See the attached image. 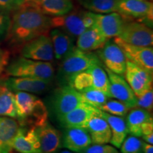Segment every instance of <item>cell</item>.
<instances>
[{
  "instance_id": "1",
  "label": "cell",
  "mask_w": 153,
  "mask_h": 153,
  "mask_svg": "<svg viewBox=\"0 0 153 153\" xmlns=\"http://www.w3.org/2000/svg\"><path fill=\"white\" fill-rule=\"evenodd\" d=\"M51 17L24 4L14 11L7 37L16 45H24L33 38L48 33L51 29Z\"/></svg>"
},
{
  "instance_id": "2",
  "label": "cell",
  "mask_w": 153,
  "mask_h": 153,
  "mask_svg": "<svg viewBox=\"0 0 153 153\" xmlns=\"http://www.w3.org/2000/svg\"><path fill=\"white\" fill-rule=\"evenodd\" d=\"M17 119L37 128L48 121V111L44 103L33 94L25 91L14 93Z\"/></svg>"
},
{
  "instance_id": "3",
  "label": "cell",
  "mask_w": 153,
  "mask_h": 153,
  "mask_svg": "<svg viewBox=\"0 0 153 153\" xmlns=\"http://www.w3.org/2000/svg\"><path fill=\"white\" fill-rule=\"evenodd\" d=\"M97 65H102L97 53L83 51L74 47L70 54L62 60L59 67L57 73L59 84L60 86L68 85L72 76Z\"/></svg>"
},
{
  "instance_id": "4",
  "label": "cell",
  "mask_w": 153,
  "mask_h": 153,
  "mask_svg": "<svg viewBox=\"0 0 153 153\" xmlns=\"http://www.w3.org/2000/svg\"><path fill=\"white\" fill-rule=\"evenodd\" d=\"M6 72L11 76L38 78L52 82L55 70L50 62L30 60L21 57L8 64Z\"/></svg>"
},
{
  "instance_id": "5",
  "label": "cell",
  "mask_w": 153,
  "mask_h": 153,
  "mask_svg": "<svg viewBox=\"0 0 153 153\" xmlns=\"http://www.w3.org/2000/svg\"><path fill=\"white\" fill-rule=\"evenodd\" d=\"M94 15L89 11L72 9L65 15L51 17V28H59L76 38L94 24Z\"/></svg>"
},
{
  "instance_id": "6",
  "label": "cell",
  "mask_w": 153,
  "mask_h": 153,
  "mask_svg": "<svg viewBox=\"0 0 153 153\" xmlns=\"http://www.w3.org/2000/svg\"><path fill=\"white\" fill-rule=\"evenodd\" d=\"M85 103L81 94L69 85H61L55 91L51 101L52 109L57 118Z\"/></svg>"
},
{
  "instance_id": "7",
  "label": "cell",
  "mask_w": 153,
  "mask_h": 153,
  "mask_svg": "<svg viewBox=\"0 0 153 153\" xmlns=\"http://www.w3.org/2000/svg\"><path fill=\"white\" fill-rule=\"evenodd\" d=\"M116 12L122 16L137 19L150 27L152 24L153 4L145 0H117Z\"/></svg>"
},
{
  "instance_id": "8",
  "label": "cell",
  "mask_w": 153,
  "mask_h": 153,
  "mask_svg": "<svg viewBox=\"0 0 153 153\" xmlns=\"http://www.w3.org/2000/svg\"><path fill=\"white\" fill-rule=\"evenodd\" d=\"M22 55L30 60L52 62L54 59V52L50 35L43 34L24 44Z\"/></svg>"
},
{
  "instance_id": "9",
  "label": "cell",
  "mask_w": 153,
  "mask_h": 153,
  "mask_svg": "<svg viewBox=\"0 0 153 153\" xmlns=\"http://www.w3.org/2000/svg\"><path fill=\"white\" fill-rule=\"evenodd\" d=\"M118 38L131 45L152 47L153 32L152 28L140 22L125 23Z\"/></svg>"
},
{
  "instance_id": "10",
  "label": "cell",
  "mask_w": 153,
  "mask_h": 153,
  "mask_svg": "<svg viewBox=\"0 0 153 153\" xmlns=\"http://www.w3.org/2000/svg\"><path fill=\"white\" fill-rule=\"evenodd\" d=\"M109 40V39H108ZM98 49L97 55L99 60L110 71L123 75L126 70V58L120 48L113 41H108Z\"/></svg>"
},
{
  "instance_id": "11",
  "label": "cell",
  "mask_w": 153,
  "mask_h": 153,
  "mask_svg": "<svg viewBox=\"0 0 153 153\" xmlns=\"http://www.w3.org/2000/svg\"><path fill=\"white\" fill-rule=\"evenodd\" d=\"M114 41L120 48L126 60L135 63L144 68L150 73L153 74V48L152 47L137 46L131 45L114 38Z\"/></svg>"
},
{
  "instance_id": "12",
  "label": "cell",
  "mask_w": 153,
  "mask_h": 153,
  "mask_svg": "<svg viewBox=\"0 0 153 153\" xmlns=\"http://www.w3.org/2000/svg\"><path fill=\"white\" fill-rule=\"evenodd\" d=\"M123 75L137 97L152 87V74L128 60Z\"/></svg>"
},
{
  "instance_id": "13",
  "label": "cell",
  "mask_w": 153,
  "mask_h": 153,
  "mask_svg": "<svg viewBox=\"0 0 153 153\" xmlns=\"http://www.w3.org/2000/svg\"><path fill=\"white\" fill-rule=\"evenodd\" d=\"M108 80H109V92L111 98L122 101L130 108L137 106V97L130 87L125 78L110 71L108 69L104 68Z\"/></svg>"
},
{
  "instance_id": "14",
  "label": "cell",
  "mask_w": 153,
  "mask_h": 153,
  "mask_svg": "<svg viewBox=\"0 0 153 153\" xmlns=\"http://www.w3.org/2000/svg\"><path fill=\"white\" fill-rule=\"evenodd\" d=\"M101 109L83 103L68 112L60 118H57L60 123L65 128H85L89 120L96 114H99Z\"/></svg>"
},
{
  "instance_id": "15",
  "label": "cell",
  "mask_w": 153,
  "mask_h": 153,
  "mask_svg": "<svg viewBox=\"0 0 153 153\" xmlns=\"http://www.w3.org/2000/svg\"><path fill=\"white\" fill-rule=\"evenodd\" d=\"M4 85L13 92L25 91L31 94H41L47 91L51 82L32 77L11 76L3 82Z\"/></svg>"
},
{
  "instance_id": "16",
  "label": "cell",
  "mask_w": 153,
  "mask_h": 153,
  "mask_svg": "<svg viewBox=\"0 0 153 153\" xmlns=\"http://www.w3.org/2000/svg\"><path fill=\"white\" fill-rule=\"evenodd\" d=\"M24 4L50 17L65 15L74 9L72 0H25Z\"/></svg>"
},
{
  "instance_id": "17",
  "label": "cell",
  "mask_w": 153,
  "mask_h": 153,
  "mask_svg": "<svg viewBox=\"0 0 153 153\" xmlns=\"http://www.w3.org/2000/svg\"><path fill=\"white\" fill-rule=\"evenodd\" d=\"M62 137V147L76 153H81L92 144L85 128H66Z\"/></svg>"
},
{
  "instance_id": "18",
  "label": "cell",
  "mask_w": 153,
  "mask_h": 153,
  "mask_svg": "<svg viewBox=\"0 0 153 153\" xmlns=\"http://www.w3.org/2000/svg\"><path fill=\"white\" fill-rule=\"evenodd\" d=\"M41 153H57L62 146V135L48 121L36 128Z\"/></svg>"
},
{
  "instance_id": "19",
  "label": "cell",
  "mask_w": 153,
  "mask_h": 153,
  "mask_svg": "<svg viewBox=\"0 0 153 153\" xmlns=\"http://www.w3.org/2000/svg\"><path fill=\"white\" fill-rule=\"evenodd\" d=\"M94 24L107 39L118 37L125 24L123 16L118 12L94 14Z\"/></svg>"
},
{
  "instance_id": "20",
  "label": "cell",
  "mask_w": 153,
  "mask_h": 153,
  "mask_svg": "<svg viewBox=\"0 0 153 153\" xmlns=\"http://www.w3.org/2000/svg\"><path fill=\"white\" fill-rule=\"evenodd\" d=\"M13 150L20 153H41L36 128L19 127L14 140Z\"/></svg>"
},
{
  "instance_id": "21",
  "label": "cell",
  "mask_w": 153,
  "mask_h": 153,
  "mask_svg": "<svg viewBox=\"0 0 153 153\" xmlns=\"http://www.w3.org/2000/svg\"><path fill=\"white\" fill-rule=\"evenodd\" d=\"M100 113L89 120L85 128L90 135L93 144H108L111 137V131L106 120L100 116Z\"/></svg>"
},
{
  "instance_id": "22",
  "label": "cell",
  "mask_w": 153,
  "mask_h": 153,
  "mask_svg": "<svg viewBox=\"0 0 153 153\" xmlns=\"http://www.w3.org/2000/svg\"><path fill=\"white\" fill-rule=\"evenodd\" d=\"M19 123L14 118L0 117V153H11Z\"/></svg>"
},
{
  "instance_id": "23",
  "label": "cell",
  "mask_w": 153,
  "mask_h": 153,
  "mask_svg": "<svg viewBox=\"0 0 153 153\" xmlns=\"http://www.w3.org/2000/svg\"><path fill=\"white\" fill-rule=\"evenodd\" d=\"M76 38V48L87 52H91L99 49L108 40L104 37L94 24L86 29Z\"/></svg>"
},
{
  "instance_id": "24",
  "label": "cell",
  "mask_w": 153,
  "mask_h": 153,
  "mask_svg": "<svg viewBox=\"0 0 153 153\" xmlns=\"http://www.w3.org/2000/svg\"><path fill=\"white\" fill-rule=\"evenodd\" d=\"M54 57L62 60L74 49V38L59 28H53L50 32Z\"/></svg>"
},
{
  "instance_id": "25",
  "label": "cell",
  "mask_w": 153,
  "mask_h": 153,
  "mask_svg": "<svg viewBox=\"0 0 153 153\" xmlns=\"http://www.w3.org/2000/svg\"><path fill=\"white\" fill-rule=\"evenodd\" d=\"M100 116L104 118L111 131L110 143L116 148H120L122 143L128 134L127 125L124 117L114 116L101 110Z\"/></svg>"
},
{
  "instance_id": "26",
  "label": "cell",
  "mask_w": 153,
  "mask_h": 153,
  "mask_svg": "<svg viewBox=\"0 0 153 153\" xmlns=\"http://www.w3.org/2000/svg\"><path fill=\"white\" fill-rule=\"evenodd\" d=\"M128 112L126 123L128 133L136 137L142 136V128L147 122L153 120L152 114L148 111L134 107Z\"/></svg>"
},
{
  "instance_id": "27",
  "label": "cell",
  "mask_w": 153,
  "mask_h": 153,
  "mask_svg": "<svg viewBox=\"0 0 153 153\" xmlns=\"http://www.w3.org/2000/svg\"><path fill=\"white\" fill-rule=\"evenodd\" d=\"M0 116L17 119L14 93L0 82Z\"/></svg>"
},
{
  "instance_id": "28",
  "label": "cell",
  "mask_w": 153,
  "mask_h": 153,
  "mask_svg": "<svg viewBox=\"0 0 153 153\" xmlns=\"http://www.w3.org/2000/svg\"><path fill=\"white\" fill-rule=\"evenodd\" d=\"M89 11L94 14L116 12L117 0H78Z\"/></svg>"
},
{
  "instance_id": "29",
  "label": "cell",
  "mask_w": 153,
  "mask_h": 153,
  "mask_svg": "<svg viewBox=\"0 0 153 153\" xmlns=\"http://www.w3.org/2000/svg\"><path fill=\"white\" fill-rule=\"evenodd\" d=\"M87 70L92 77L93 88L104 91L111 98L109 92V80L106 70L104 68H103L102 65L92 66Z\"/></svg>"
},
{
  "instance_id": "30",
  "label": "cell",
  "mask_w": 153,
  "mask_h": 153,
  "mask_svg": "<svg viewBox=\"0 0 153 153\" xmlns=\"http://www.w3.org/2000/svg\"><path fill=\"white\" fill-rule=\"evenodd\" d=\"M80 94L85 103L99 108L111 98L104 91L96 89L93 87L81 91Z\"/></svg>"
},
{
  "instance_id": "31",
  "label": "cell",
  "mask_w": 153,
  "mask_h": 153,
  "mask_svg": "<svg viewBox=\"0 0 153 153\" xmlns=\"http://www.w3.org/2000/svg\"><path fill=\"white\" fill-rule=\"evenodd\" d=\"M79 92L93 87L92 77L88 70L76 74L70 79L68 83Z\"/></svg>"
},
{
  "instance_id": "32",
  "label": "cell",
  "mask_w": 153,
  "mask_h": 153,
  "mask_svg": "<svg viewBox=\"0 0 153 153\" xmlns=\"http://www.w3.org/2000/svg\"><path fill=\"white\" fill-rule=\"evenodd\" d=\"M99 109L114 116L125 117L131 108L117 99L116 100L108 99L104 105L99 108Z\"/></svg>"
},
{
  "instance_id": "33",
  "label": "cell",
  "mask_w": 153,
  "mask_h": 153,
  "mask_svg": "<svg viewBox=\"0 0 153 153\" xmlns=\"http://www.w3.org/2000/svg\"><path fill=\"white\" fill-rule=\"evenodd\" d=\"M143 142L136 136L126 137L120 146L121 153H143Z\"/></svg>"
},
{
  "instance_id": "34",
  "label": "cell",
  "mask_w": 153,
  "mask_h": 153,
  "mask_svg": "<svg viewBox=\"0 0 153 153\" xmlns=\"http://www.w3.org/2000/svg\"><path fill=\"white\" fill-rule=\"evenodd\" d=\"M11 24V17L8 11L0 9V43L8 35Z\"/></svg>"
},
{
  "instance_id": "35",
  "label": "cell",
  "mask_w": 153,
  "mask_h": 153,
  "mask_svg": "<svg viewBox=\"0 0 153 153\" xmlns=\"http://www.w3.org/2000/svg\"><path fill=\"white\" fill-rule=\"evenodd\" d=\"M137 106L148 111L153 108V90L152 87L146 91L142 95L137 97Z\"/></svg>"
},
{
  "instance_id": "36",
  "label": "cell",
  "mask_w": 153,
  "mask_h": 153,
  "mask_svg": "<svg viewBox=\"0 0 153 153\" xmlns=\"http://www.w3.org/2000/svg\"><path fill=\"white\" fill-rule=\"evenodd\" d=\"M81 153H119L117 149L108 144H93Z\"/></svg>"
},
{
  "instance_id": "37",
  "label": "cell",
  "mask_w": 153,
  "mask_h": 153,
  "mask_svg": "<svg viewBox=\"0 0 153 153\" xmlns=\"http://www.w3.org/2000/svg\"><path fill=\"white\" fill-rule=\"evenodd\" d=\"M25 0H0V9L6 11H15L24 4Z\"/></svg>"
},
{
  "instance_id": "38",
  "label": "cell",
  "mask_w": 153,
  "mask_h": 153,
  "mask_svg": "<svg viewBox=\"0 0 153 153\" xmlns=\"http://www.w3.org/2000/svg\"><path fill=\"white\" fill-rule=\"evenodd\" d=\"M8 64L9 53L0 48V74L4 71Z\"/></svg>"
},
{
  "instance_id": "39",
  "label": "cell",
  "mask_w": 153,
  "mask_h": 153,
  "mask_svg": "<svg viewBox=\"0 0 153 153\" xmlns=\"http://www.w3.org/2000/svg\"><path fill=\"white\" fill-rule=\"evenodd\" d=\"M143 153H153L152 145L147 143H143Z\"/></svg>"
},
{
  "instance_id": "40",
  "label": "cell",
  "mask_w": 153,
  "mask_h": 153,
  "mask_svg": "<svg viewBox=\"0 0 153 153\" xmlns=\"http://www.w3.org/2000/svg\"><path fill=\"white\" fill-rule=\"evenodd\" d=\"M143 139L145 141V143L148 144L152 145L153 144V133L149 134V135H145L142 136Z\"/></svg>"
},
{
  "instance_id": "41",
  "label": "cell",
  "mask_w": 153,
  "mask_h": 153,
  "mask_svg": "<svg viewBox=\"0 0 153 153\" xmlns=\"http://www.w3.org/2000/svg\"><path fill=\"white\" fill-rule=\"evenodd\" d=\"M60 153H76V152H72V151H70V150H65L61 151Z\"/></svg>"
},
{
  "instance_id": "42",
  "label": "cell",
  "mask_w": 153,
  "mask_h": 153,
  "mask_svg": "<svg viewBox=\"0 0 153 153\" xmlns=\"http://www.w3.org/2000/svg\"><path fill=\"white\" fill-rule=\"evenodd\" d=\"M145 1H151V0H145Z\"/></svg>"
},
{
  "instance_id": "43",
  "label": "cell",
  "mask_w": 153,
  "mask_h": 153,
  "mask_svg": "<svg viewBox=\"0 0 153 153\" xmlns=\"http://www.w3.org/2000/svg\"><path fill=\"white\" fill-rule=\"evenodd\" d=\"M11 153H13V152H11ZM16 153H20V152H16Z\"/></svg>"
}]
</instances>
